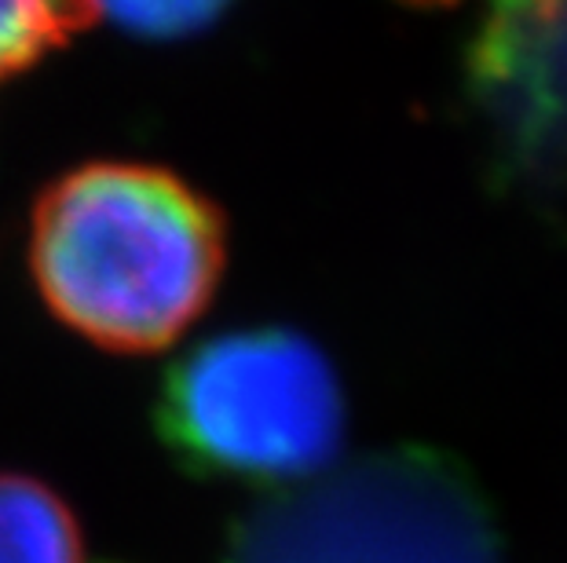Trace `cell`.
Listing matches in <instances>:
<instances>
[{
	"instance_id": "7",
	"label": "cell",
	"mask_w": 567,
	"mask_h": 563,
	"mask_svg": "<svg viewBox=\"0 0 567 563\" xmlns=\"http://www.w3.org/2000/svg\"><path fill=\"white\" fill-rule=\"evenodd\" d=\"M227 4L231 0H95V11L143 38H184L220 19Z\"/></svg>"
},
{
	"instance_id": "2",
	"label": "cell",
	"mask_w": 567,
	"mask_h": 563,
	"mask_svg": "<svg viewBox=\"0 0 567 563\" xmlns=\"http://www.w3.org/2000/svg\"><path fill=\"white\" fill-rule=\"evenodd\" d=\"M337 369L305 333L257 326L209 337L165 369L154 432L198 479L286 490L330 469L344 439Z\"/></svg>"
},
{
	"instance_id": "3",
	"label": "cell",
	"mask_w": 567,
	"mask_h": 563,
	"mask_svg": "<svg viewBox=\"0 0 567 563\" xmlns=\"http://www.w3.org/2000/svg\"><path fill=\"white\" fill-rule=\"evenodd\" d=\"M224 563H505L484 490L432 447H389L275 490Z\"/></svg>"
},
{
	"instance_id": "8",
	"label": "cell",
	"mask_w": 567,
	"mask_h": 563,
	"mask_svg": "<svg viewBox=\"0 0 567 563\" xmlns=\"http://www.w3.org/2000/svg\"><path fill=\"white\" fill-rule=\"evenodd\" d=\"M406 4H417V8H446V4H454V0H406Z\"/></svg>"
},
{
	"instance_id": "6",
	"label": "cell",
	"mask_w": 567,
	"mask_h": 563,
	"mask_svg": "<svg viewBox=\"0 0 567 563\" xmlns=\"http://www.w3.org/2000/svg\"><path fill=\"white\" fill-rule=\"evenodd\" d=\"M95 0H0V85L95 22Z\"/></svg>"
},
{
	"instance_id": "1",
	"label": "cell",
	"mask_w": 567,
	"mask_h": 563,
	"mask_svg": "<svg viewBox=\"0 0 567 563\" xmlns=\"http://www.w3.org/2000/svg\"><path fill=\"white\" fill-rule=\"evenodd\" d=\"M30 268L48 311L103 352H162L224 274L213 201L158 165L92 161L44 190Z\"/></svg>"
},
{
	"instance_id": "4",
	"label": "cell",
	"mask_w": 567,
	"mask_h": 563,
	"mask_svg": "<svg viewBox=\"0 0 567 563\" xmlns=\"http://www.w3.org/2000/svg\"><path fill=\"white\" fill-rule=\"evenodd\" d=\"M465 95L502 173L567 190V0H484Z\"/></svg>"
},
{
	"instance_id": "5",
	"label": "cell",
	"mask_w": 567,
	"mask_h": 563,
	"mask_svg": "<svg viewBox=\"0 0 567 563\" xmlns=\"http://www.w3.org/2000/svg\"><path fill=\"white\" fill-rule=\"evenodd\" d=\"M0 563H84L78 517L41 479L0 472Z\"/></svg>"
}]
</instances>
